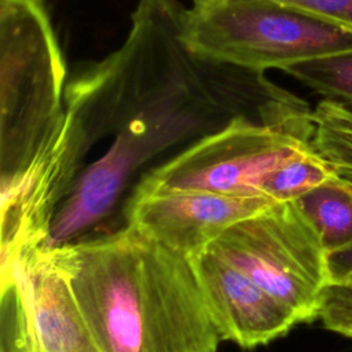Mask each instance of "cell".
<instances>
[{
	"instance_id": "cell-16",
	"label": "cell",
	"mask_w": 352,
	"mask_h": 352,
	"mask_svg": "<svg viewBox=\"0 0 352 352\" xmlns=\"http://www.w3.org/2000/svg\"><path fill=\"white\" fill-rule=\"evenodd\" d=\"M316 319L327 330L352 340V283L330 282L322 293Z\"/></svg>"
},
{
	"instance_id": "cell-10",
	"label": "cell",
	"mask_w": 352,
	"mask_h": 352,
	"mask_svg": "<svg viewBox=\"0 0 352 352\" xmlns=\"http://www.w3.org/2000/svg\"><path fill=\"white\" fill-rule=\"evenodd\" d=\"M22 278L38 352H100L76 296L52 258L51 241L18 250L1 261Z\"/></svg>"
},
{
	"instance_id": "cell-2",
	"label": "cell",
	"mask_w": 352,
	"mask_h": 352,
	"mask_svg": "<svg viewBox=\"0 0 352 352\" xmlns=\"http://www.w3.org/2000/svg\"><path fill=\"white\" fill-rule=\"evenodd\" d=\"M100 352H216L220 336L188 260L126 226L51 242Z\"/></svg>"
},
{
	"instance_id": "cell-12",
	"label": "cell",
	"mask_w": 352,
	"mask_h": 352,
	"mask_svg": "<svg viewBox=\"0 0 352 352\" xmlns=\"http://www.w3.org/2000/svg\"><path fill=\"white\" fill-rule=\"evenodd\" d=\"M327 254L352 245V187L336 176L298 198Z\"/></svg>"
},
{
	"instance_id": "cell-1",
	"label": "cell",
	"mask_w": 352,
	"mask_h": 352,
	"mask_svg": "<svg viewBox=\"0 0 352 352\" xmlns=\"http://www.w3.org/2000/svg\"><path fill=\"white\" fill-rule=\"evenodd\" d=\"M184 10L177 0H139L122 45L99 60L76 65L65 106L88 143L114 132L144 157L239 117L287 124L312 113L265 73L191 51L182 36Z\"/></svg>"
},
{
	"instance_id": "cell-9",
	"label": "cell",
	"mask_w": 352,
	"mask_h": 352,
	"mask_svg": "<svg viewBox=\"0 0 352 352\" xmlns=\"http://www.w3.org/2000/svg\"><path fill=\"white\" fill-rule=\"evenodd\" d=\"M190 264L221 340L256 348L300 323L289 308L210 246Z\"/></svg>"
},
{
	"instance_id": "cell-5",
	"label": "cell",
	"mask_w": 352,
	"mask_h": 352,
	"mask_svg": "<svg viewBox=\"0 0 352 352\" xmlns=\"http://www.w3.org/2000/svg\"><path fill=\"white\" fill-rule=\"evenodd\" d=\"M210 248L289 308L300 323L318 318L329 285L327 252L296 201L272 204L234 223Z\"/></svg>"
},
{
	"instance_id": "cell-6",
	"label": "cell",
	"mask_w": 352,
	"mask_h": 352,
	"mask_svg": "<svg viewBox=\"0 0 352 352\" xmlns=\"http://www.w3.org/2000/svg\"><path fill=\"white\" fill-rule=\"evenodd\" d=\"M314 121L267 124L239 117L201 136L168 162L148 172L140 191L195 190L226 195H261L264 177L312 147Z\"/></svg>"
},
{
	"instance_id": "cell-11",
	"label": "cell",
	"mask_w": 352,
	"mask_h": 352,
	"mask_svg": "<svg viewBox=\"0 0 352 352\" xmlns=\"http://www.w3.org/2000/svg\"><path fill=\"white\" fill-rule=\"evenodd\" d=\"M139 158L132 144L114 139L110 150L81 175L66 204L55 213L51 242H66V238L100 219L113 205L128 169Z\"/></svg>"
},
{
	"instance_id": "cell-3",
	"label": "cell",
	"mask_w": 352,
	"mask_h": 352,
	"mask_svg": "<svg viewBox=\"0 0 352 352\" xmlns=\"http://www.w3.org/2000/svg\"><path fill=\"white\" fill-rule=\"evenodd\" d=\"M67 78L45 0H0L1 177L60 132Z\"/></svg>"
},
{
	"instance_id": "cell-15",
	"label": "cell",
	"mask_w": 352,
	"mask_h": 352,
	"mask_svg": "<svg viewBox=\"0 0 352 352\" xmlns=\"http://www.w3.org/2000/svg\"><path fill=\"white\" fill-rule=\"evenodd\" d=\"M282 72L326 100L352 107V50L300 60Z\"/></svg>"
},
{
	"instance_id": "cell-7",
	"label": "cell",
	"mask_w": 352,
	"mask_h": 352,
	"mask_svg": "<svg viewBox=\"0 0 352 352\" xmlns=\"http://www.w3.org/2000/svg\"><path fill=\"white\" fill-rule=\"evenodd\" d=\"M87 147L80 125L66 113L60 132L25 166L1 177V261L22 248L51 241L55 205Z\"/></svg>"
},
{
	"instance_id": "cell-8",
	"label": "cell",
	"mask_w": 352,
	"mask_h": 352,
	"mask_svg": "<svg viewBox=\"0 0 352 352\" xmlns=\"http://www.w3.org/2000/svg\"><path fill=\"white\" fill-rule=\"evenodd\" d=\"M272 204L261 195L135 190L125 217L126 226L190 261L230 226Z\"/></svg>"
},
{
	"instance_id": "cell-13",
	"label": "cell",
	"mask_w": 352,
	"mask_h": 352,
	"mask_svg": "<svg viewBox=\"0 0 352 352\" xmlns=\"http://www.w3.org/2000/svg\"><path fill=\"white\" fill-rule=\"evenodd\" d=\"M312 121L314 148L338 177L352 184V110L323 99L312 109Z\"/></svg>"
},
{
	"instance_id": "cell-4",
	"label": "cell",
	"mask_w": 352,
	"mask_h": 352,
	"mask_svg": "<svg viewBox=\"0 0 352 352\" xmlns=\"http://www.w3.org/2000/svg\"><path fill=\"white\" fill-rule=\"evenodd\" d=\"M182 36L195 54L265 73L352 50V29L276 0H192Z\"/></svg>"
},
{
	"instance_id": "cell-19",
	"label": "cell",
	"mask_w": 352,
	"mask_h": 352,
	"mask_svg": "<svg viewBox=\"0 0 352 352\" xmlns=\"http://www.w3.org/2000/svg\"><path fill=\"white\" fill-rule=\"evenodd\" d=\"M346 183H348V182H346ZM349 184H351V183H349ZM351 187H352V184H351Z\"/></svg>"
},
{
	"instance_id": "cell-18",
	"label": "cell",
	"mask_w": 352,
	"mask_h": 352,
	"mask_svg": "<svg viewBox=\"0 0 352 352\" xmlns=\"http://www.w3.org/2000/svg\"><path fill=\"white\" fill-rule=\"evenodd\" d=\"M329 283H352V245L327 254Z\"/></svg>"
},
{
	"instance_id": "cell-14",
	"label": "cell",
	"mask_w": 352,
	"mask_h": 352,
	"mask_svg": "<svg viewBox=\"0 0 352 352\" xmlns=\"http://www.w3.org/2000/svg\"><path fill=\"white\" fill-rule=\"evenodd\" d=\"M336 176L331 165L312 146L271 170L264 177L260 192L274 202L297 201Z\"/></svg>"
},
{
	"instance_id": "cell-17",
	"label": "cell",
	"mask_w": 352,
	"mask_h": 352,
	"mask_svg": "<svg viewBox=\"0 0 352 352\" xmlns=\"http://www.w3.org/2000/svg\"><path fill=\"white\" fill-rule=\"evenodd\" d=\"M352 29V0H276Z\"/></svg>"
}]
</instances>
